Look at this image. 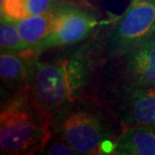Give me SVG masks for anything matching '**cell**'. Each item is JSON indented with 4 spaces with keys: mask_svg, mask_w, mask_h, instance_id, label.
Returning <instances> with one entry per match:
<instances>
[{
    "mask_svg": "<svg viewBox=\"0 0 155 155\" xmlns=\"http://www.w3.org/2000/svg\"><path fill=\"white\" fill-rule=\"evenodd\" d=\"M29 16L25 0H1V17L18 21Z\"/></svg>",
    "mask_w": 155,
    "mask_h": 155,
    "instance_id": "12",
    "label": "cell"
},
{
    "mask_svg": "<svg viewBox=\"0 0 155 155\" xmlns=\"http://www.w3.org/2000/svg\"><path fill=\"white\" fill-rule=\"evenodd\" d=\"M57 0H25L26 7L30 16L40 15L52 10Z\"/></svg>",
    "mask_w": 155,
    "mask_h": 155,
    "instance_id": "13",
    "label": "cell"
},
{
    "mask_svg": "<svg viewBox=\"0 0 155 155\" xmlns=\"http://www.w3.org/2000/svg\"><path fill=\"white\" fill-rule=\"evenodd\" d=\"M54 131L79 154L113 153L115 142L99 114L85 107L70 105L54 117Z\"/></svg>",
    "mask_w": 155,
    "mask_h": 155,
    "instance_id": "3",
    "label": "cell"
},
{
    "mask_svg": "<svg viewBox=\"0 0 155 155\" xmlns=\"http://www.w3.org/2000/svg\"><path fill=\"white\" fill-rule=\"evenodd\" d=\"M89 66L81 54L51 61L32 58L25 89L52 118L74 104L85 88Z\"/></svg>",
    "mask_w": 155,
    "mask_h": 155,
    "instance_id": "1",
    "label": "cell"
},
{
    "mask_svg": "<svg viewBox=\"0 0 155 155\" xmlns=\"http://www.w3.org/2000/svg\"><path fill=\"white\" fill-rule=\"evenodd\" d=\"M155 29V0H132L111 36V48L119 54L149 38Z\"/></svg>",
    "mask_w": 155,
    "mask_h": 155,
    "instance_id": "4",
    "label": "cell"
},
{
    "mask_svg": "<svg viewBox=\"0 0 155 155\" xmlns=\"http://www.w3.org/2000/svg\"><path fill=\"white\" fill-rule=\"evenodd\" d=\"M58 14L51 33L36 49L39 52L54 46H64L84 39L98 24L96 18L80 9L61 6L58 7Z\"/></svg>",
    "mask_w": 155,
    "mask_h": 155,
    "instance_id": "5",
    "label": "cell"
},
{
    "mask_svg": "<svg viewBox=\"0 0 155 155\" xmlns=\"http://www.w3.org/2000/svg\"><path fill=\"white\" fill-rule=\"evenodd\" d=\"M52 131L54 118L33 100L24 86L1 108L2 153L32 154L43 151Z\"/></svg>",
    "mask_w": 155,
    "mask_h": 155,
    "instance_id": "2",
    "label": "cell"
},
{
    "mask_svg": "<svg viewBox=\"0 0 155 155\" xmlns=\"http://www.w3.org/2000/svg\"><path fill=\"white\" fill-rule=\"evenodd\" d=\"M0 48L2 52H20L27 49L18 31L16 22L6 17H1Z\"/></svg>",
    "mask_w": 155,
    "mask_h": 155,
    "instance_id": "11",
    "label": "cell"
},
{
    "mask_svg": "<svg viewBox=\"0 0 155 155\" xmlns=\"http://www.w3.org/2000/svg\"><path fill=\"white\" fill-rule=\"evenodd\" d=\"M152 127H153V128L155 129V125H152Z\"/></svg>",
    "mask_w": 155,
    "mask_h": 155,
    "instance_id": "15",
    "label": "cell"
},
{
    "mask_svg": "<svg viewBox=\"0 0 155 155\" xmlns=\"http://www.w3.org/2000/svg\"><path fill=\"white\" fill-rule=\"evenodd\" d=\"M122 120L130 126L155 125V88L133 87L123 104Z\"/></svg>",
    "mask_w": 155,
    "mask_h": 155,
    "instance_id": "7",
    "label": "cell"
},
{
    "mask_svg": "<svg viewBox=\"0 0 155 155\" xmlns=\"http://www.w3.org/2000/svg\"><path fill=\"white\" fill-rule=\"evenodd\" d=\"M57 14L58 9L54 8L46 13L32 15L24 19L15 21L18 31L27 49H33L36 51L40 43L51 33Z\"/></svg>",
    "mask_w": 155,
    "mask_h": 155,
    "instance_id": "9",
    "label": "cell"
},
{
    "mask_svg": "<svg viewBox=\"0 0 155 155\" xmlns=\"http://www.w3.org/2000/svg\"><path fill=\"white\" fill-rule=\"evenodd\" d=\"M126 54L127 73L133 87L155 88V38L143 40Z\"/></svg>",
    "mask_w": 155,
    "mask_h": 155,
    "instance_id": "6",
    "label": "cell"
},
{
    "mask_svg": "<svg viewBox=\"0 0 155 155\" xmlns=\"http://www.w3.org/2000/svg\"><path fill=\"white\" fill-rule=\"evenodd\" d=\"M43 152L45 154H52V155H76L79 154L72 146L63 142H57V143L51 144L48 148H45Z\"/></svg>",
    "mask_w": 155,
    "mask_h": 155,
    "instance_id": "14",
    "label": "cell"
},
{
    "mask_svg": "<svg viewBox=\"0 0 155 155\" xmlns=\"http://www.w3.org/2000/svg\"><path fill=\"white\" fill-rule=\"evenodd\" d=\"M36 51L25 49L20 52H1L0 77L2 82L9 86L21 85L28 77L30 64Z\"/></svg>",
    "mask_w": 155,
    "mask_h": 155,
    "instance_id": "10",
    "label": "cell"
},
{
    "mask_svg": "<svg viewBox=\"0 0 155 155\" xmlns=\"http://www.w3.org/2000/svg\"><path fill=\"white\" fill-rule=\"evenodd\" d=\"M113 153L155 155V129L149 125L129 127L117 138Z\"/></svg>",
    "mask_w": 155,
    "mask_h": 155,
    "instance_id": "8",
    "label": "cell"
}]
</instances>
